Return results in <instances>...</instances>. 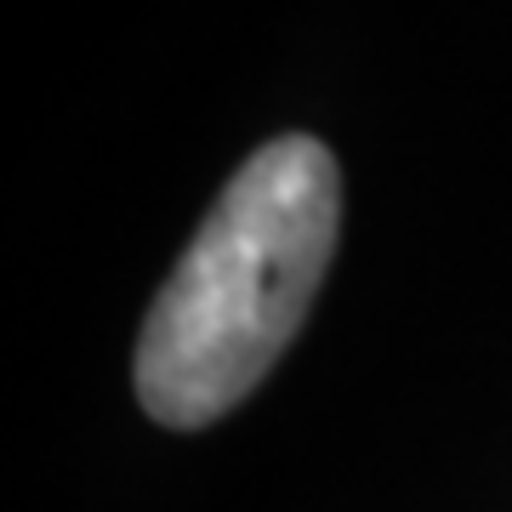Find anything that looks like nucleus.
Returning <instances> with one entry per match:
<instances>
[{"label": "nucleus", "mask_w": 512, "mask_h": 512, "mask_svg": "<svg viewBox=\"0 0 512 512\" xmlns=\"http://www.w3.org/2000/svg\"><path fill=\"white\" fill-rule=\"evenodd\" d=\"M342 228L319 137H274L222 188L137 336V399L165 427L228 416L302 330Z\"/></svg>", "instance_id": "obj_1"}]
</instances>
